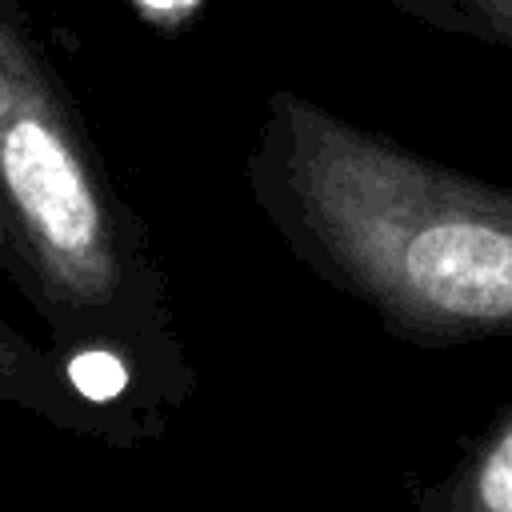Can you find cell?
Segmentation results:
<instances>
[{
    "instance_id": "obj_5",
    "label": "cell",
    "mask_w": 512,
    "mask_h": 512,
    "mask_svg": "<svg viewBox=\"0 0 512 512\" xmlns=\"http://www.w3.org/2000/svg\"><path fill=\"white\" fill-rule=\"evenodd\" d=\"M388 4L428 28L468 36L492 48H512V0H388Z\"/></svg>"
},
{
    "instance_id": "obj_1",
    "label": "cell",
    "mask_w": 512,
    "mask_h": 512,
    "mask_svg": "<svg viewBox=\"0 0 512 512\" xmlns=\"http://www.w3.org/2000/svg\"><path fill=\"white\" fill-rule=\"evenodd\" d=\"M244 180L292 260L392 336L420 348L512 336V188L292 88L264 100Z\"/></svg>"
},
{
    "instance_id": "obj_4",
    "label": "cell",
    "mask_w": 512,
    "mask_h": 512,
    "mask_svg": "<svg viewBox=\"0 0 512 512\" xmlns=\"http://www.w3.org/2000/svg\"><path fill=\"white\" fill-rule=\"evenodd\" d=\"M0 396L68 424H84L92 408L72 392L60 360L40 352L28 336H20L4 312H0Z\"/></svg>"
},
{
    "instance_id": "obj_2",
    "label": "cell",
    "mask_w": 512,
    "mask_h": 512,
    "mask_svg": "<svg viewBox=\"0 0 512 512\" xmlns=\"http://www.w3.org/2000/svg\"><path fill=\"white\" fill-rule=\"evenodd\" d=\"M0 208L20 292L60 368L104 360L160 392L184 384L168 276L144 216L116 192L88 120L24 0H0Z\"/></svg>"
},
{
    "instance_id": "obj_6",
    "label": "cell",
    "mask_w": 512,
    "mask_h": 512,
    "mask_svg": "<svg viewBox=\"0 0 512 512\" xmlns=\"http://www.w3.org/2000/svg\"><path fill=\"white\" fill-rule=\"evenodd\" d=\"M208 0H128V8L160 36H180L200 12H204Z\"/></svg>"
},
{
    "instance_id": "obj_7",
    "label": "cell",
    "mask_w": 512,
    "mask_h": 512,
    "mask_svg": "<svg viewBox=\"0 0 512 512\" xmlns=\"http://www.w3.org/2000/svg\"><path fill=\"white\" fill-rule=\"evenodd\" d=\"M0 272L20 288V256H16V240H12V228H8L4 208H0Z\"/></svg>"
},
{
    "instance_id": "obj_3",
    "label": "cell",
    "mask_w": 512,
    "mask_h": 512,
    "mask_svg": "<svg viewBox=\"0 0 512 512\" xmlns=\"http://www.w3.org/2000/svg\"><path fill=\"white\" fill-rule=\"evenodd\" d=\"M420 512H512V400L460 444L456 464L416 492Z\"/></svg>"
}]
</instances>
